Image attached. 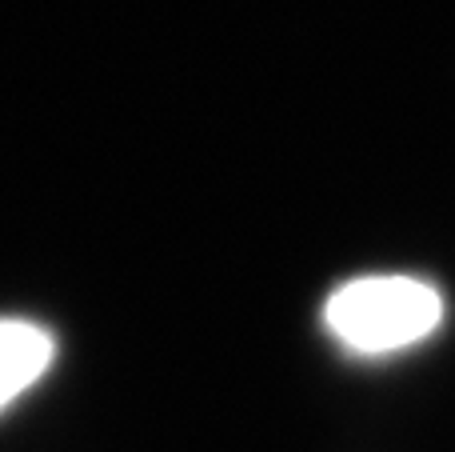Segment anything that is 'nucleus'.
<instances>
[{"label":"nucleus","mask_w":455,"mask_h":452,"mask_svg":"<svg viewBox=\"0 0 455 452\" xmlns=\"http://www.w3.org/2000/svg\"><path fill=\"white\" fill-rule=\"evenodd\" d=\"M323 325L355 357H392L443 325V296L403 272L355 277L323 301Z\"/></svg>","instance_id":"f257e3e1"},{"label":"nucleus","mask_w":455,"mask_h":452,"mask_svg":"<svg viewBox=\"0 0 455 452\" xmlns=\"http://www.w3.org/2000/svg\"><path fill=\"white\" fill-rule=\"evenodd\" d=\"M52 357L56 344L48 328L32 320L0 317V413L48 373Z\"/></svg>","instance_id":"f03ea898"}]
</instances>
